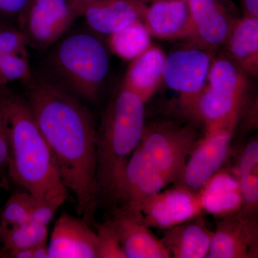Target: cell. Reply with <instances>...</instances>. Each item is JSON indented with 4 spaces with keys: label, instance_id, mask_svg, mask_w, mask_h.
<instances>
[{
    "label": "cell",
    "instance_id": "e0dca14e",
    "mask_svg": "<svg viewBox=\"0 0 258 258\" xmlns=\"http://www.w3.org/2000/svg\"><path fill=\"white\" fill-rule=\"evenodd\" d=\"M245 100L219 92L206 84L183 111L203 123L207 132L218 127H236Z\"/></svg>",
    "mask_w": 258,
    "mask_h": 258
},
{
    "label": "cell",
    "instance_id": "d4e9b609",
    "mask_svg": "<svg viewBox=\"0 0 258 258\" xmlns=\"http://www.w3.org/2000/svg\"><path fill=\"white\" fill-rule=\"evenodd\" d=\"M0 86V186H8L10 157V107L13 94Z\"/></svg>",
    "mask_w": 258,
    "mask_h": 258
},
{
    "label": "cell",
    "instance_id": "7a4b0ae2",
    "mask_svg": "<svg viewBox=\"0 0 258 258\" xmlns=\"http://www.w3.org/2000/svg\"><path fill=\"white\" fill-rule=\"evenodd\" d=\"M10 122L9 178L37 201L60 207L69 198V190L28 103L14 95Z\"/></svg>",
    "mask_w": 258,
    "mask_h": 258
},
{
    "label": "cell",
    "instance_id": "cb8c5ba5",
    "mask_svg": "<svg viewBox=\"0 0 258 258\" xmlns=\"http://www.w3.org/2000/svg\"><path fill=\"white\" fill-rule=\"evenodd\" d=\"M47 226L29 221L0 232V244L4 257L13 251L32 248L46 243Z\"/></svg>",
    "mask_w": 258,
    "mask_h": 258
},
{
    "label": "cell",
    "instance_id": "7c38bea8",
    "mask_svg": "<svg viewBox=\"0 0 258 258\" xmlns=\"http://www.w3.org/2000/svg\"><path fill=\"white\" fill-rule=\"evenodd\" d=\"M258 255L257 219H247L239 211L227 214L216 223L210 258H254Z\"/></svg>",
    "mask_w": 258,
    "mask_h": 258
},
{
    "label": "cell",
    "instance_id": "8d00e7d4",
    "mask_svg": "<svg viewBox=\"0 0 258 258\" xmlns=\"http://www.w3.org/2000/svg\"><path fill=\"white\" fill-rule=\"evenodd\" d=\"M144 1L148 4V3H151V2L154 1V0H144ZM186 1H188V0H186Z\"/></svg>",
    "mask_w": 258,
    "mask_h": 258
},
{
    "label": "cell",
    "instance_id": "f546056e",
    "mask_svg": "<svg viewBox=\"0 0 258 258\" xmlns=\"http://www.w3.org/2000/svg\"><path fill=\"white\" fill-rule=\"evenodd\" d=\"M30 0H0V23H10L23 13Z\"/></svg>",
    "mask_w": 258,
    "mask_h": 258
},
{
    "label": "cell",
    "instance_id": "6da1fadb",
    "mask_svg": "<svg viewBox=\"0 0 258 258\" xmlns=\"http://www.w3.org/2000/svg\"><path fill=\"white\" fill-rule=\"evenodd\" d=\"M27 98L76 212L90 225L98 200L96 130L91 111L62 86L45 79L29 81Z\"/></svg>",
    "mask_w": 258,
    "mask_h": 258
},
{
    "label": "cell",
    "instance_id": "ffe728a7",
    "mask_svg": "<svg viewBox=\"0 0 258 258\" xmlns=\"http://www.w3.org/2000/svg\"><path fill=\"white\" fill-rule=\"evenodd\" d=\"M228 55L249 76L258 75V18H239L225 45Z\"/></svg>",
    "mask_w": 258,
    "mask_h": 258
},
{
    "label": "cell",
    "instance_id": "d6986e66",
    "mask_svg": "<svg viewBox=\"0 0 258 258\" xmlns=\"http://www.w3.org/2000/svg\"><path fill=\"white\" fill-rule=\"evenodd\" d=\"M166 55L160 47L152 45L131 61L122 87L147 103L163 83Z\"/></svg>",
    "mask_w": 258,
    "mask_h": 258
},
{
    "label": "cell",
    "instance_id": "83f0119b",
    "mask_svg": "<svg viewBox=\"0 0 258 258\" xmlns=\"http://www.w3.org/2000/svg\"><path fill=\"white\" fill-rule=\"evenodd\" d=\"M97 258H126L113 220L96 227Z\"/></svg>",
    "mask_w": 258,
    "mask_h": 258
},
{
    "label": "cell",
    "instance_id": "e575fe53",
    "mask_svg": "<svg viewBox=\"0 0 258 258\" xmlns=\"http://www.w3.org/2000/svg\"><path fill=\"white\" fill-rule=\"evenodd\" d=\"M1 188V186H0ZM0 257H4V253H3V248H2L1 244H0Z\"/></svg>",
    "mask_w": 258,
    "mask_h": 258
},
{
    "label": "cell",
    "instance_id": "8992f818",
    "mask_svg": "<svg viewBox=\"0 0 258 258\" xmlns=\"http://www.w3.org/2000/svg\"><path fill=\"white\" fill-rule=\"evenodd\" d=\"M83 2L77 0H30L17 19L18 28L29 46L47 48L83 16Z\"/></svg>",
    "mask_w": 258,
    "mask_h": 258
},
{
    "label": "cell",
    "instance_id": "5b68a950",
    "mask_svg": "<svg viewBox=\"0 0 258 258\" xmlns=\"http://www.w3.org/2000/svg\"><path fill=\"white\" fill-rule=\"evenodd\" d=\"M197 129L171 121L145 125L139 147L152 165L175 182L199 140Z\"/></svg>",
    "mask_w": 258,
    "mask_h": 258
},
{
    "label": "cell",
    "instance_id": "ac0fdd59",
    "mask_svg": "<svg viewBox=\"0 0 258 258\" xmlns=\"http://www.w3.org/2000/svg\"><path fill=\"white\" fill-rule=\"evenodd\" d=\"M202 215L166 230L161 239L171 257H207L213 236Z\"/></svg>",
    "mask_w": 258,
    "mask_h": 258
},
{
    "label": "cell",
    "instance_id": "8fae6325",
    "mask_svg": "<svg viewBox=\"0 0 258 258\" xmlns=\"http://www.w3.org/2000/svg\"><path fill=\"white\" fill-rule=\"evenodd\" d=\"M193 26L191 42L215 50L225 46L237 18L227 0H188Z\"/></svg>",
    "mask_w": 258,
    "mask_h": 258
},
{
    "label": "cell",
    "instance_id": "2e32d148",
    "mask_svg": "<svg viewBox=\"0 0 258 258\" xmlns=\"http://www.w3.org/2000/svg\"><path fill=\"white\" fill-rule=\"evenodd\" d=\"M126 258H169V251L159 240L143 217L116 209L113 220Z\"/></svg>",
    "mask_w": 258,
    "mask_h": 258
},
{
    "label": "cell",
    "instance_id": "f1b7e54d",
    "mask_svg": "<svg viewBox=\"0 0 258 258\" xmlns=\"http://www.w3.org/2000/svg\"><path fill=\"white\" fill-rule=\"evenodd\" d=\"M28 40L18 27L0 23V57L16 53H28Z\"/></svg>",
    "mask_w": 258,
    "mask_h": 258
},
{
    "label": "cell",
    "instance_id": "836d02e7",
    "mask_svg": "<svg viewBox=\"0 0 258 258\" xmlns=\"http://www.w3.org/2000/svg\"><path fill=\"white\" fill-rule=\"evenodd\" d=\"M33 258H49L48 245L47 242L34 247Z\"/></svg>",
    "mask_w": 258,
    "mask_h": 258
},
{
    "label": "cell",
    "instance_id": "484cf974",
    "mask_svg": "<svg viewBox=\"0 0 258 258\" xmlns=\"http://www.w3.org/2000/svg\"><path fill=\"white\" fill-rule=\"evenodd\" d=\"M37 200L27 191L13 194L5 205L0 219V232L30 221Z\"/></svg>",
    "mask_w": 258,
    "mask_h": 258
},
{
    "label": "cell",
    "instance_id": "ba28073f",
    "mask_svg": "<svg viewBox=\"0 0 258 258\" xmlns=\"http://www.w3.org/2000/svg\"><path fill=\"white\" fill-rule=\"evenodd\" d=\"M235 129L222 126L205 132L190 154L175 186L194 192L202 191L227 159Z\"/></svg>",
    "mask_w": 258,
    "mask_h": 258
},
{
    "label": "cell",
    "instance_id": "1f68e13d",
    "mask_svg": "<svg viewBox=\"0 0 258 258\" xmlns=\"http://www.w3.org/2000/svg\"><path fill=\"white\" fill-rule=\"evenodd\" d=\"M244 15L258 18V0H240Z\"/></svg>",
    "mask_w": 258,
    "mask_h": 258
},
{
    "label": "cell",
    "instance_id": "277c9868",
    "mask_svg": "<svg viewBox=\"0 0 258 258\" xmlns=\"http://www.w3.org/2000/svg\"><path fill=\"white\" fill-rule=\"evenodd\" d=\"M50 63L67 91L92 102L99 96L110 70L106 45L86 32L71 34L57 42Z\"/></svg>",
    "mask_w": 258,
    "mask_h": 258
},
{
    "label": "cell",
    "instance_id": "9a60e30c",
    "mask_svg": "<svg viewBox=\"0 0 258 258\" xmlns=\"http://www.w3.org/2000/svg\"><path fill=\"white\" fill-rule=\"evenodd\" d=\"M144 0H93L84 3L83 16L93 32L109 36L137 20H142Z\"/></svg>",
    "mask_w": 258,
    "mask_h": 258
},
{
    "label": "cell",
    "instance_id": "5bb4252c",
    "mask_svg": "<svg viewBox=\"0 0 258 258\" xmlns=\"http://www.w3.org/2000/svg\"><path fill=\"white\" fill-rule=\"evenodd\" d=\"M151 37L161 40L191 39L192 23L186 0H154L142 18Z\"/></svg>",
    "mask_w": 258,
    "mask_h": 258
},
{
    "label": "cell",
    "instance_id": "4316f807",
    "mask_svg": "<svg viewBox=\"0 0 258 258\" xmlns=\"http://www.w3.org/2000/svg\"><path fill=\"white\" fill-rule=\"evenodd\" d=\"M28 53L11 54L0 57V86L15 81L32 79Z\"/></svg>",
    "mask_w": 258,
    "mask_h": 258
},
{
    "label": "cell",
    "instance_id": "3957f363",
    "mask_svg": "<svg viewBox=\"0 0 258 258\" xmlns=\"http://www.w3.org/2000/svg\"><path fill=\"white\" fill-rule=\"evenodd\" d=\"M144 104L139 96L121 86L96 131L98 195L112 203L125 166L143 135Z\"/></svg>",
    "mask_w": 258,
    "mask_h": 258
},
{
    "label": "cell",
    "instance_id": "603a6c76",
    "mask_svg": "<svg viewBox=\"0 0 258 258\" xmlns=\"http://www.w3.org/2000/svg\"><path fill=\"white\" fill-rule=\"evenodd\" d=\"M142 20H137L108 36V49L117 57L132 61L152 45Z\"/></svg>",
    "mask_w": 258,
    "mask_h": 258
},
{
    "label": "cell",
    "instance_id": "52a82bcc",
    "mask_svg": "<svg viewBox=\"0 0 258 258\" xmlns=\"http://www.w3.org/2000/svg\"><path fill=\"white\" fill-rule=\"evenodd\" d=\"M214 57L215 50L193 43L166 56L163 82L179 93L182 110L206 86Z\"/></svg>",
    "mask_w": 258,
    "mask_h": 258
},
{
    "label": "cell",
    "instance_id": "4dcf8cb0",
    "mask_svg": "<svg viewBox=\"0 0 258 258\" xmlns=\"http://www.w3.org/2000/svg\"><path fill=\"white\" fill-rule=\"evenodd\" d=\"M59 208L54 204L37 202L32 212L30 221L48 226Z\"/></svg>",
    "mask_w": 258,
    "mask_h": 258
},
{
    "label": "cell",
    "instance_id": "d6a6232c",
    "mask_svg": "<svg viewBox=\"0 0 258 258\" xmlns=\"http://www.w3.org/2000/svg\"><path fill=\"white\" fill-rule=\"evenodd\" d=\"M33 248H25L13 251L7 257L12 258H33Z\"/></svg>",
    "mask_w": 258,
    "mask_h": 258
},
{
    "label": "cell",
    "instance_id": "7402d4cb",
    "mask_svg": "<svg viewBox=\"0 0 258 258\" xmlns=\"http://www.w3.org/2000/svg\"><path fill=\"white\" fill-rule=\"evenodd\" d=\"M247 75L230 56H215L207 84L219 92L245 100L248 86Z\"/></svg>",
    "mask_w": 258,
    "mask_h": 258
},
{
    "label": "cell",
    "instance_id": "d590c367",
    "mask_svg": "<svg viewBox=\"0 0 258 258\" xmlns=\"http://www.w3.org/2000/svg\"><path fill=\"white\" fill-rule=\"evenodd\" d=\"M77 1L83 2V3H88V2L93 1V0H77Z\"/></svg>",
    "mask_w": 258,
    "mask_h": 258
},
{
    "label": "cell",
    "instance_id": "44dd1931",
    "mask_svg": "<svg viewBox=\"0 0 258 258\" xmlns=\"http://www.w3.org/2000/svg\"><path fill=\"white\" fill-rule=\"evenodd\" d=\"M238 187L242 205L241 215L257 219L258 211V139L253 137L241 152L238 163Z\"/></svg>",
    "mask_w": 258,
    "mask_h": 258
},
{
    "label": "cell",
    "instance_id": "4fadbf2b",
    "mask_svg": "<svg viewBox=\"0 0 258 258\" xmlns=\"http://www.w3.org/2000/svg\"><path fill=\"white\" fill-rule=\"evenodd\" d=\"M47 245L49 258H97L96 232L82 218L66 212L56 222Z\"/></svg>",
    "mask_w": 258,
    "mask_h": 258
},
{
    "label": "cell",
    "instance_id": "9c48e42d",
    "mask_svg": "<svg viewBox=\"0 0 258 258\" xmlns=\"http://www.w3.org/2000/svg\"><path fill=\"white\" fill-rule=\"evenodd\" d=\"M170 183L152 165L138 146L125 166L113 203L118 204V209L143 217L141 210L144 203Z\"/></svg>",
    "mask_w": 258,
    "mask_h": 258
},
{
    "label": "cell",
    "instance_id": "30bf717a",
    "mask_svg": "<svg viewBox=\"0 0 258 258\" xmlns=\"http://www.w3.org/2000/svg\"><path fill=\"white\" fill-rule=\"evenodd\" d=\"M204 210L203 191L175 186L148 199L141 212L149 227L167 230L202 215Z\"/></svg>",
    "mask_w": 258,
    "mask_h": 258
}]
</instances>
